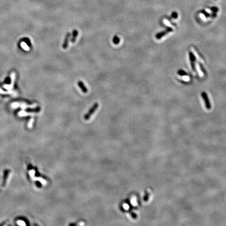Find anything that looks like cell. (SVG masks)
<instances>
[{
  "label": "cell",
  "instance_id": "1",
  "mask_svg": "<svg viewBox=\"0 0 226 226\" xmlns=\"http://www.w3.org/2000/svg\"><path fill=\"white\" fill-rule=\"evenodd\" d=\"M15 75H16V74L15 72H13L11 73V83L10 84H5L3 85V87L5 88V89L8 90L7 93L8 94H12V95H14L15 97L17 95V93L15 92V91H12V90L13 88L14 82H15Z\"/></svg>",
  "mask_w": 226,
  "mask_h": 226
},
{
  "label": "cell",
  "instance_id": "2",
  "mask_svg": "<svg viewBox=\"0 0 226 226\" xmlns=\"http://www.w3.org/2000/svg\"><path fill=\"white\" fill-rule=\"evenodd\" d=\"M98 107H99V104L98 103H94V105H93V106L90 108L88 112L84 115V119L85 120L89 119L90 118L91 116H92V115H93L95 111V110H96L98 109Z\"/></svg>",
  "mask_w": 226,
  "mask_h": 226
},
{
  "label": "cell",
  "instance_id": "3",
  "mask_svg": "<svg viewBox=\"0 0 226 226\" xmlns=\"http://www.w3.org/2000/svg\"><path fill=\"white\" fill-rule=\"evenodd\" d=\"M71 35V34L70 32H68L66 34V35H65L64 43H63L62 45V47L64 49H66L68 47L69 41V39L70 38Z\"/></svg>",
  "mask_w": 226,
  "mask_h": 226
},
{
  "label": "cell",
  "instance_id": "4",
  "mask_svg": "<svg viewBox=\"0 0 226 226\" xmlns=\"http://www.w3.org/2000/svg\"><path fill=\"white\" fill-rule=\"evenodd\" d=\"M202 98L204 99V101L205 102V103L206 104V108L207 109H210V104L208 98V96L207 95V94L205 92H203L202 93Z\"/></svg>",
  "mask_w": 226,
  "mask_h": 226
},
{
  "label": "cell",
  "instance_id": "5",
  "mask_svg": "<svg viewBox=\"0 0 226 226\" xmlns=\"http://www.w3.org/2000/svg\"><path fill=\"white\" fill-rule=\"evenodd\" d=\"M78 87L80 88V89L81 90V91L83 92V93H87L88 92V90L87 87H85V85H84V83L82 81H79L78 82Z\"/></svg>",
  "mask_w": 226,
  "mask_h": 226
},
{
  "label": "cell",
  "instance_id": "6",
  "mask_svg": "<svg viewBox=\"0 0 226 226\" xmlns=\"http://www.w3.org/2000/svg\"><path fill=\"white\" fill-rule=\"evenodd\" d=\"M78 35H79L78 30L77 29H74L72 31V37H71V40H70V41H71V42L74 43L75 42L76 40V38H77V37H78Z\"/></svg>",
  "mask_w": 226,
  "mask_h": 226
},
{
  "label": "cell",
  "instance_id": "7",
  "mask_svg": "<svg viewBox=\"0 0 226 226\" xmlns=\"http://www.w3.org/2000/svg\"><path fill=\"white\" fill-rule=\"evenodd\" d=\"M173 31V30L171 28L168 27L167 29V30L166 31H163V32H162V33H160L158 34V35L156 36V38L158 39L161 38V37H162L163 36H164L165 35H167L168 33L169 32H171V31Z\"/></svg>",
  "mask_w": 226,
  "mask_h": 226
},
{
  "label": "cell",
  "instance_id": "8",
  "mask_svg": "<svg viewBox=\"0 0 226 226\" xmlns=\"http://www.w3.org/2000/svg\"><path fill=\"white\" fill-rule=\"evenodd\" d=\"M190 60L191 62V68H192V69L195 71V65H194V62L195 61V56H194L193 53L191 52H190Z\"/></svg>",
  "mask_w": 226,
  "mask_h": 226
},
{
  "label": "cell",
  "instance_id": "9",
  "mask_svg": "<svg viewBox=\"0 0 226 226\" xmlns=\"http://www.w3.org/2000/svg\"><path fill=\"white\" fill-rule=\"evenodd\" d=\"M120 41H121V40H120V38H119V37L115 35V36H114L113 37V42L114 43V44L115 45H118L119 44V42H120Z\"/></svg>",
  "mask_w": 226,
  "mask_h": 226
},
{
  "label": "cell",
  "instance_id": "10",
  "mask_svg": "<svg viewBox=\"0 0 226 226\" xmlns=\"http://www.w3.org/2000/svg\"><path fill=\"white\" fill-rule=\"evenodd\" d=\"M21 47L26 51H29L30 49V48L28 47V46L27 45L26 43H25L24 41H23L21 42Z\"/></svg>",
  "mask_w": 226,
  "mask_h": 226
},
{
  "label": "cell",
  "instance_id": "11",
  "mask_svg": "<svg viewBox=\"0 0 226 226\" xmlns=\"http://www.w3.org/2000/svg\"><path fill=\"white\" fill-rule=\"evenodd\" d=\"M201 13H202V14H204V15L206 17H207V18L209 17V16H210V14H209L208 13H207V12H206V11H205L204 10L201 11Z\"/></svg>",
  "mask_w": 226,
  "mask_h": 226
},
{
  "label": "cell",
  "instance_id": "12",
  "mask_svg": "<svg viewBox=\"0 0 226 226\" xmlns=\"http://www.w3.org/2000/svg\"><path fill=\"white\" fill-rule=\"evenodd\" d=\"M210 10L211 11H212L213 12H214V13H216V12H218V11H219L218 8L217 7H210Z\"/></svg>",
  "mask_w": 226,
  "mask_h": 226
},
{
  "label": "cell",
  "instance_id": "13",
  "mask_svg": "<svg viewBox=\"0 0 226 226\" xmlns=\"http://www.w3.org/2000/svg\"><path fill=\"white\" fill-rule=\"evenodd\" d=\"M171 16L173 18H175V19H176V18H177V17H178V14H177V12H173L172 13Z\"/></svg>",
  "mask_w": 226,
  "mask_h": 226
},
{
  "label": "cell",
  "instance_id": "14",
  "mask_svg": "<svg viewBox=\"0 0 226 226\" xmlns=\"http://www.w3.org/2000/svg\"><path fill=\"white\" fill-rule=\"evenodd\" d=\"M178 73H179V74H180V75H182V76L184 75H186V72H185V71H183V70H180V71H179Z\"/></svg>",
  "mask_w": 226,
  "mask_h": 226
},
{
  "label": "cell",
  "instance_id": "15",
  "mask_svg": "<svg viewBox=\"0 0 226 226\" xmlns=\"http://www.w3.org/2000/svg\"><path fill=\"white\" fill-rule=\"evenodd\" d=\"M126 205V206H125V205H124V207H125V208H126V209H127V208H128V206H127V205Z\"/></svg>",
  "mask_w": 226,
  "mask_h": 226
}]
</instances>
